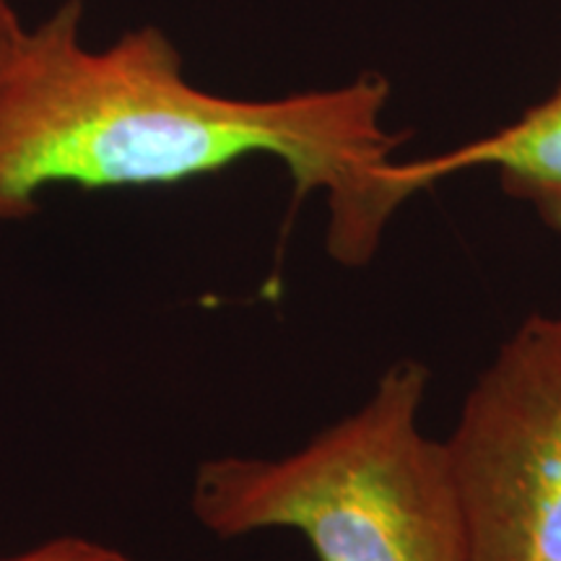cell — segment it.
<instances>
[{
  "label": "cell",
  "instance_id": "obj_4",
  "mask_svg": "<svg viewBox=\"0 0 561 561\" xmlns=\"http://www.w3.org/2000/svg\"><path fill=\"white\" fill-rule=\"evenodd\" d=\"M468 170H494L504 195L525 203L561 237V83L515 123L434 157L398 161V174L413 193Z\"/></svg>",
  "mask_w": 561,
  "mask_h": 561
},
{
  "label": "cell",
  "instance_id": "obj_2",
  "mask_svg": "<svg viewBox=\"0 0 561 561\" xmlns=\"http://www.w3.org/2000/svg\"><path fill=\"white\" fill-rule=\"evenodd\" d=\"M430 369L398 359L359 409L278 458L201 462L191 510L219 538L294 530L318 561H466L442 439L421 426Z\"/></svg>",
  "mask_w": 561,
  "mask_h": 561
},
{
  "label": "cell",
  "instance_id": "obj_3",
  "mask_svg": "<svg viewBox=\"0 0 561 561\" xmlns=\"http://www.w3.org/2000/svg\"><path fill=\"white\" fill-rule=\"evenodd\" d=\"M442 450L466 561H561V312L500 343Z\"/></svg>",
  "mask_w": 561,
  "mask_h": 561
},
{
  "label": "cell",
  "instance_id": "obj_5",
  "mask_svg": "<svg viewBox=\"0 0 561 561\" xmlns=\"http://www.w3.org/2000/svg\"><path fill=\"white\" fill-rule=\"evenodd\" d=\"M0 561H136L112 546L89 541L81 536H62L34 546L30 551L13 553Z\"/></svg>",
  "mask_w": 561,
  "mask_h": 561
},
{
  "label": "cell",
  "instance_id": "obj_6",
  "mask_svg": "<svg viewBox=\"0 0 561 561\" xmlns=\"http://www.w3.org/2000/svg\"><path fill=\"white\" fill-rule=\"evenodd\" d=\"M26 26L21 24L16 9L11 0H0V73L9 66V60L16 53L21 37H24Z\"/></svg>",
  "mask_w": 561,
  "mask_h": 561
},
{
  "label": "cell",
  "instance_id": "obj_1",
  "mask_svg": "<svg viewBox=\"0 0 561 561\" xmlns=\"http://www.w3.org/2000/svg\"><path fill=\"white\" fill-rule=\"evenodd\" d=\"M87 0L26 26L0 73V221L37 214L53 187H170L271 157L294 201L325 203V252L367 268L413 191L392 159L411 136L385 125L390 81L367 70L333 89L240 100L185 76L159 26L104 50L83 45Z\"/></svg>",
  "mask_w": 561,
  "mask_h": 561
}]
</instances>
